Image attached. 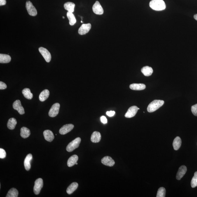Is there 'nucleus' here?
<instances>
[{
  "label": "nucleus",
  "instance_id": "1",
  "mask_svg": "<svg viewBox=\"0 0 197 197\" xmlns=\"http://www.w3.org/2000/svg\"><path fill=\"white\" fill-rule=\"evenodd\" d=\"M149 6L155 11H162L166 8L165 3L163 0H152L150 1Z\"/></svg>",
  "mask_w": 197,
  "mask_h": 197
},
{
  "label": "nucleus",
  "instance_id": "2",
  "mask_svg": "<svg viewBox=\"0 0 197 197\" xmlns=\"http://www.w3.org/2000/svg\"><path fill=\"white\" fill-rule=\"evenodd\" d=\"M164 103V101L163 100H154L148 104L147 111L149 113L153 112L162 106Z\"/></svg>",
  "mask_w": 197,
  "mask_h": 197
},
{
  "label": "nucleus",
  "instance_id": "3",
  "mask_svg": "<svg viewBox=\"0 0 197 197\" xmlns=\"http://www.w3.org/2000/svg\"><path fill=\"white\" fill-rule=\"evenodd\" d=\"M81 141V139L80 137H77L69 144L66 148V150L68 152H72L76 148L79 147Z\"/></svg>",
  "mask_w": 197,
  "mask_h": 197
},
{
  "label": "nucleus",
  "instance_id": "4",
  "mask_svg": "<svg viewBox=\"0 0 197 197\" xmlns=\"http://www.w3.org/2000/svg\"><path fill=\"white\" fill-rule=\"evenodd\" d=\"M43 181L42 178H39L36 180L34 183V186L33 191L35 194L39 195L41 191V190L43 187Z\"/></svg>",
  "mask_w": 197,
  "mask_h": 197
},
{
  "label": "nucleus",
  "instance_id": "5",
  "mask_svg": "<svg viewBox=\"0 0 197 197\" xmlns=\"http://www.w3.org/2000/svg\"><path fill=\"white\" fill-rule=\"evenodd\" d=\"M26 7L28 13L30 15L36 16L37 15V11L36 9L30 1H26Z\"/></svg>",
  "mask_w": 197,
  "mask_h": 197
},
{
  "label": "nucleus",
  "instance_id": "6",
  "mask_svg": "<svg viewBox=\"0 0 197 197\" xmlns=\"http://www.w3.org/2000/svg\"><path fill=\"white\" fill-rule=\"evenodd\" d=\"M60 108V104L58 103H56L53 104L49 112V117H54L58 114Z\"/></svg>",
  "mask_w": 197,
  "mask_h": 197
},
{
  "label": "nucleus",
  "instance_id": "7",
  "mask_svg": "<svg viewBox=\"0 0 197 197\" xmlns=\"http://www.w3.org/2000/svg\"><path fill=\"white\" fill-rule=\"evenodd\" d=\"M39 51L47 62L49 63L51 60V55L49 51L46 48L40 47Z\"/></svg>",
  "mask_w": 197,
  "mask_h": 197
},
{
  "label": "nucleus",
  "instance_id": "8",
  "mask_svg": "<svg viewBox=\"0 0 197 197\" xmlns=\"http://www.w3.org/2000/svg\"><path fill=\"white\" fill-rule=\"evenodd\" d=\"M13 108L14 110H17L19 114L23 115L25 114L24 108L22 106L21 102L19 100H16L13 104Z\"/></svg>",
  "mask_w": 197,
  "mask_h": 197
},
{
  "label": "nucleus",
  "instance_id": "9",
  "mask_svg": "<svg viewBox=\"0 0 197 197\" xmlns=\"http://www.w3.org/2000/svg\"><path fill=\"white\" fill-rule=\"evenodd\" d=\"M138 107L136 106H133L130 107L125 115V117L127 118H131L134 117L137 113Z\"/></svg>",
  "mask_w": 197,
  "mask_h": 197
},
{
  "label": "nucleus",
  "instance_id": "10",
  "mask_svg": "<svg viewBox=\"0 0 197 197\" xmlns=\"http://www.w3.org/2000/svg\"><path fill=\"white\" fill-rule=\"evenodd\" d=\"M91 27L90 23L83 24L79 28L78 33L79 34L83 35L89 33Z\"/></svg>",
  "mask_w": 197,
  "mask_h": 197
},
{
  "label": "nucleus",
  "instance_id": "11",
  "mask_svg": "<svg viewBox=\"0 0 197 197\" xmlns=\"http://www.w3.org/2000/svg\"><path fill=\"white\" fill-rule=\"evenodd\" d=\"M94 13L97 15H102L103 14L104 10L100 3L97 1L92 7Z\"/></svg>",
  "mask_w": 197,
  "mask_h": 197
},
{
  "label": "nucleus",
  "instance_id": "12",
  "mask_svg": "<svg viewBox=\"0 0 197 197\" xmlns=\"http://www.w3.org/2000/svg\"><path fill=\"white\" fill-rule=\"evenodd\" d=\"M74 126L72 124L64 125L60 129L59 133L61 135L66 134L72 130Z\"/></svg>",
  "mask_w": 197,
  "mask_h": 197
},
{
  "label": "nucleus",
  "instance_id": "13",
  "mask_svg": "<svg viewBox=\"0 0 197 197\" xmlns=\"http://www.w3.org/2000/svg\"><path fill=\"white\" fill-rule=\"evenodd\" d=\"M101 162L104 165L108 166V167H113L115 163L114 160L111 157L108 156L104 157L101 160Z\"/></svg>",
  "mask_w": 197,
  "mask_h": 197
},
{
  "label": "nucleus",
  "instance_id": "14",
  "mask_svg": "<svg viewBox=\"0 0 197 197\" xmlns=\"http://www.w3.org/2000/svg\"><path fill=\"white\" fill-rule=\"evenodd\" d=\"M187 171V168L186 166L182 165L179 167L178 171L177 172L176 178L177 180H180L182 177L184 176Z\"/></svg>",
  "mask_w": 197,
  "mask_h": 197
},
{
  "label": "nucleus",
  "instance_id": "15",
  "mask_svg": "<svg viewBox=\"0 0 197 197\" xmlns=\"http://www.w3.org/2000/svg\"><path fill=\"white\" fill-rule=\"evenodd\" d=\"M43 134L45 140L49 142H52L54 139L53 133L51 131L46 130L44 132Z\"/></svg>",
  "mask_w": 197,
  "mask_h": 197
},
{
  "label": "nucleus",
  "instance_id": "16",
  "mask_svg": "<svg viewBox=\"0 0 197 197\" xmlns=\"http://www.w3.org/2000/svg\"><path fill=\"white\" fill-rule=\"evenodd\" d=\"M146 85L141 83H133L130 85V88L132 90L141 91L146 89Z\"/></svg>",
  "mask_w": 197,
  "mask_h": 197
},
{
  "label": "nucleus",
  "instance_id": "17",
  "mask_svg": "<svg viewBox=\"0 0 197 197\" xmlns=\"http://www.w3.org/2000/svg\"><path fill=\"white\" fill-rule=\"evenodd\" d=\"M33 158L32 154H29L26 156L25 158L24 162V165L25 168L27 171L30 170L31 168L30 163Z\"/></svg>",
  "mask_w": 197,
  "mask_h": 197
},
{
  "label": "nucleus",
  "instance_id": "18",
  "mask_svg": "<svg viewBox=\"0 0 197 197\" xmlns=\"http://www.w3.org/2000/svg\"><path fill=\"white\" fill-rule=\"evenodd\" d=\"M101 135L99 132L95 131L93 132L91 136V140L93 143H98L101 141Z\"/></svg>",
  "mask_w": 197,
  "mask_h": 197
},
{
  "label": "nucleus",
  "instance_id": "19",
  "mask_svg": "<svg viewBox=\"0 0 197 197\" xmlns=\"http://www.w3.org/2000/svg\"><path fill=\"white\" fill-rule=\"evenodd\" d=\"M78 157L76 155H73L69 158L67 161V165L68 167H70L74 165L77 162L78 160Z\"/></svg>",
  "mask_w": 197,
  "mask_h": 197
},
{
  "label": "nucleus",
  "instance_id": "20",
  "mask_svg": "<svg viewBox=\"0 0 197 197\" xmlns=\"http://www.w3.org/2000/svg\"><path fill=\"white\" fill-rule=\"evenodd\" d=\"M141 71L146 76H151L153 73V70L152 68L148 67V66H145L142 68L141 70Z\"/></svg>",
  "mask_w": 197,
  "mask_h": 197
},
{
  "label": "nucleus",
  "instance_id": "21",
  "mask_svg": "<svg viewBox=\"0 0 197 197\" xmlns=\"http://www.w3.org/2000/svg\"><path fill=\"white\" fill-rule=\"evenodd\" d=\"M30 135V131L27 127H23L20 129V135L23 139H26Z\"/></svg>",
  "mask_w": 197,
  "mask_h": 197
},
{
  "label": "nucleus",
  "instance_id": "22",
  "mask_svg": "<svg viewBox=\"0 0 197 197\" xmlns=\"http://www.w3.org/2000/svg\"><path fill=\"white\" fill-rule=\"evenodd\" d=\"M49 91L48 89H45L41 92L39 95V100L41 101H44L49 97Z\"/></svg>",
  "mask_w": 197,
  "mask_h": 197
},
{
  "label": "nucleus",
  "instance_id": "23",
  "mask_svg": "<svg viewBox=\"0 0 197 197\" xmlns=\"http://www.w3.org/2000/svg\"><path fill=\"white\" fill-rule=\"evenodd\" d=\"M78 184L76 182H73L68 187L67 192L69 195L71 194L77 189Z\"/></svg>",
  "mask_w": 197,
  "mask_h": 197
},
{
  "label": "nucleus",
  "instance_id": "24",
  "mask_svg": "<svg viewBox=\"0 0 197 197\" xmlns=\"http://www.w3.org/2000/svg\"><path fill=\"white\" fill-rule=\"evenodd\" d=\"M182 145V140L180 138L179 136H177L173 141V146L174 150L177 151L180 148Z\"/></svg>",
  "mask_w": 197,
  "mask_h": 197
},
{
  "label": "nucleus",
  "instance_id": "25",
  "mask_svg": "<svg viewBox=\"0 0 197 197\" xmlns=\"http://www.w3.org/2000/svg\"><path fill=\"white\" fill-rule=\"evenodd\" d=\"M75 6V4L71 2H68L64 4V8L69 12L71 13L74 12Z\"/></svg>",
  "mask_w": 197,
  "mask_h": 197
},
{
  "label": "nucleus",
  "instance_id": "26",
  "mask_svg": "<svg viewBox=\"0 0 197 197\" xmlns=\"http://www.w3.org/2000/svg\"><path fill=\"white\" fill-rule=\"evenodd\" d=\"M11 61V57L8 54H0V63H8Z\"/></svg>",
  "mask_w": 197,
  "mask_h": 197
},
{
  "label": "nucleus",
  "instance_id": "27",
  "mask_svg": "<svg viewBox=\"0 0 197 197\" xmlns=\"http://www.w3.org/2000/svg\"><path fill=\"white\" fill-rule=\"evenodd\" d=\"M17 124V121L16 119L14 118H10L7 122V127L10 130H13Z\"/></svg>",
  "mask_w": 197,
  "mask_h": 197
},
{
  "label": "nucleus",
  "instance_id": "28",
  "mask_svg": "<svg viewBox=\"0 0 197 197\" xmlns=\"http://www.w3.org/2000/svg\"><path fill=\"white\" fill-rule=\"evenodd\" d=\"M67 17L69 20V23L70 25L73 26L75 24L76 20L74 15L72 13L68 12L67 14Z\"/></svg>",
  "mask_w": 197,
  "mask_h": 197
},
{
  "label": "nucleus",
  "instance_id": "29",
  "mask_svg": "<svg viewBox=\"0 0 197 197\" xmlns=\"http://www.w3.org/2000/svg\"><path fill=\"white\" fill-rule=\"evenodd\" d=\"M23 96L28 99H31L33 97V95L31 92L30 89L28 88H25L22 91Z\"/></svg>",
  "mask_w": 197,
  "mask_h": 197
},
{
  "label": "nucleus",
  "instance_id": "30",
  "mask_svg": "<svg viewBox=\"0 0 197 197\" xmlns=\"http://www.w3.org/2000/svg\"><path fill=\"white\" fill-rule=\"evenodd\" d=\"M18 192L17 189L12 188L8 191L6 197H17L18 196Z\"/></svg>",
  "mask_w": 197,
  "mask_h": 197
},
{
  "label": "nucleus",
  "instance_id": "31",
  "mask_svg": "<svg viewBox=\"0 0 197 197\" xmlns=\"http://www.w3.org/2000/svg\"><path fill=\"white\" fill-rule=\"evenodd\" d=\"M166 190L164 187H160L158 189L157 194V197H165V196Z\"/></svg>",
  "mask_w": 197,
  "mask_h": 197
},
{
  "label": "nucleus",
  "instance_id": "32",
  "mask_svg": "<svg viewBox=\"0 0 197 197\" xmlns=\"http://www.w3.org/2000/svg\"><path fill=\"white\" fill-rule=\"evenodd\" d=\"M191 186L192 188L196 187L197 186V176L194 175L192 177L191 182Z\"/></svg>",
  "mask_w": 197,
  "mask_h": 197
},
{
  "label": "nucleus",
  "instance_id": "33",
  "mask_svg": "<svg viewBox=\"0 0 197 197\" xmlns=\"http://www.w3.org/2000/svg\"><path fill=\"white\" fill-rule=\"evenodd\" d=\"M6 155V153L4 149L3 148H0V158L3 159L5 158Z\"/></svg>",
  "mask_w": 197,
  "mask_h": 197
},
{
  "label": "nucleus",
  "instance_id": "34",
  "mask_svg": "<svg viewBox=\"0 0 197 197\" xmlns=\"http://www.w3.org/2000/svg\"><path fill=\"white\" fill-rule=\"evenodd\" d=\"M191 111L194 115L195 116H197V104L192 106Z\"/></svg>",
  "mask_w": 197,
  "mask_h": 197
},
{
  "label": "nucleus",
  "instance_id": "35",
  "mask_svg": "<svg viewBox=\"0 0 197 197\" xmlns=\"http://www.w3.org/2000/svg\"><path fill=\"white\" fill-rule=\"evenodd\" d=\"M7 87V85L5 83L2 82H0V89H6Z\"/></svg>",
  "mask_w": 197,
  "mask_h": 197
},
{
  "label": "nucleus",
  "instance_id": "36",
  "mask_svg": "<svg viewBox=\"0 0 197 197\" xmlns=\"http://www.w3.org/2000/svg\"><path fill=\"white\" fill-rule=\"evenodd\" d=\"M115 111H107L106 112V114L108 117H112L114 116L115 114Z\"/></svg>",
  "mask_w": 197,
  "mask_h": 197
},
{
  "label": "nucleus",
  "instance_id": "37",
  "mask_svg": "<svg viewBox=\"0 0 197 197\" xmlns=\"http://www.w3.org/2000/svg\"><path fill=\"white\" fill-rule=\"evenodd\" d=\"M101 122L104 124H106L107 123V120L105 116H102L101 117Z\"/></svg>",
  "mask_w": 197,
  "mask_h": 197
},
{
  "label": "nucleus",
  "instance_id": "38",
  "mask_svg": "<svg viewBox=\"0 0 197 197\" xmlns=\"http://www.w3.org/2000/svg\"><path fill=\"white\" fill-rule=\"evenodd\" d=\"M6 4V0H0V6L5 5Z\"/></svg>",
  "mask_w": 197,
  "mask_h": 197
},
{
  "label": "nucleus",
  "instance_id": "39",
  "mask_svg": "<svg viewBox=\"0 0 197 197\" xmlns=\"http://www.w3.org/2000/svg\"><path fill=\"white\" fill-rule=\"evenodd\" d=\"M194 18L195 20H197V14H196L194 15Z\"/></svg>",
  "mask_w": 197,
  "mask_h": 197
},
{
  "label": "nucleus",
  "instance_id": "40",
  "mask_svg": "<svg viewBox=\"0 0 197 197\" xmlns=\"http://www.w3.org/2000/svg\"><path fill=\"white\" fill-rule=\"evenodd\" d=\"M194 175L197 176V171L195 172L194 173Z\"/></svg>",
  "mask_w": 197,
  "mask_h": 197
},
{
  "label": "nucleus",
  "instance_id": "41",
  "mask_svg": "<svg viewBox=\"0 0 197 197\" xmlns=\"http://www.w3.org/2000/svg\"><path fill=\"white\" fill-rule=\"evenodd\" d=\"M63 18H65V17H63Z\"/></svg>",
  "mask_w": 197,
  "mask_h": 197
},
{
  "label": "nucleus",
  "instance_id": "42",
  "mask_svg": "<svg viewBox=\"0 0 197 197\" xmlns=\"http://www.w3.org/2000/svg\"><path fill=\"white\" fill-rule=\"evenodd\" d=\"M77 164H77V163H76V164H76V165H77Z\"/></svg>",
  "mask_w": 197,
  "mask_h": 197
},
{
  "label": "nucleus",
  "instance_id": "43",
  "mask_svg": "<svg viewBox=\"0 0 197 197\" xmlns=\"http://www.w3.org/2000/svg\"><path fill=\"white\" fill-rule=\"evenodd\" d=\"M81 22V23H83V22H82V20Z\"/></svg>",
  "mask_w": 197,
  "mask_h": 197
}]
</instances>
